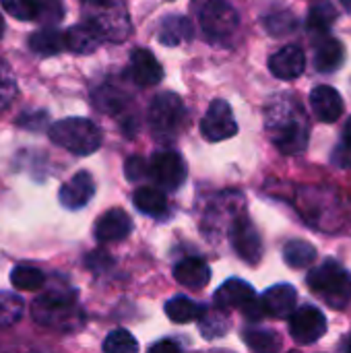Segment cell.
<instances>
[{"label":"cell","instance_id":"1f68e13d","mask_svg":"<svg viewBox=\"0 0 351 353\" xmlns=\"http://www.w3.org/2000/svg\"><path fill=\"white\" fill-rule=\"evenodd\" d=\"M35 2V21L43 27H54L64 19V4L62 0H33Z\"/></svg>","mask_w":351,"mask_h":353},{"label":"cell","instance_id":"e575fe53","mask_svg":"<svg viewBox=\"0 0 351 353\" xmlns=\"http://www.w3.org/2000/svg\"><path fill=\"white\" fill-rule=\"evenodd\" d=\"M17 97V79L12 68L0 60V114L8 110L12 99Z\"/></svg>","mask_w":351,"mask_h":353},{"label":"cell","instance_id":"83f0119b","mask_svg":"<svg viewBox=\"0 0 351 353\" xmlns=\"http://www.w3.org/2000/svg\"><path fill=\"white\" fill-rule=\"evenodd\" d=\"M244 343L254 353H279L281 352V339L275 331L267 329H248L242 333Z\"/></svg>","mask_w":351,"mask_h":353},{"label":"cell","instance_id":"b9f144b4","mask_svg":"<svg viewBox=\"0 0 351 353\" xmlns=\"http://www.w3.org/2000/svg\"><path fill=\"white\" fill-rule=\"evenodd\" d=\"M2 35H4V19L0 14V39H2Z\"/></svg>","mask_w":351,"mask_h":353},{"label":"cell","instance_id":"cb8c5ba5","mask_svg":"<svg viewBox=\"0 0 351 353\" xmlns=\"http://www.w3.org/2000/svg\"><path fill=\"white\" fill-rule=\"evenodd\" d=\"M29 48L39 56H56L64 50V37L54 27H43L29 35Z\"/></svg>","mask_w":351,"mask_h":353},{"label":"cell","instance_id":"ac0fdd59","mask_svg":"<svg viewBox=\"0 0 351 353\" xmlns=\"http://www.w3.org/2000/svg\"><path fill=\"white\" fill-rule=\"evenodd\" d=\"M254 298H257V294L250 283H246L242 279H230L215 292L213 302H215V308H221V310H230V308L242 310Z\"/></svg>","mask_w":351,"mask_h":353},{"label":"cell","instance_id":"f1b7e54d","mask_svg":"<svg viewBox=\"0 0 351 353\" xmlns=\"http://www.w3.org/2000/svg\"><path fill=\"white\" fill-rule=\"evenodd\" d=\"M93 103L97 110L110 114V116H116L120 112H124L126 103H128V95L122 93L120 89L116 87H99L95 93H93Z\"/></svg>","mask_w":351,"mask_h":353},{"label":"cell","instance_id":"7a4b0ae2","mask_svg":"<svg viewBox=\"0 0 351 353\" xmlns=\"http://www.w3.org/2000/svg\"><path fill=\"white\" fill-rule=\"evenodd\" d=\"M33 319L48 329L72 333L85 323V314L77 304V296L70 290H52L33 302Z\"/></svg>","mask_w":351,"mask_h":353},{"label":"cell","instance_id":"f35d334b","mask_svg":"<svg viewBox=\"0 0 351 353\" xmlns=\"http://www.w3.org/2000/svg\"><path fill=\"white\" fill-rule=\"evenodd\" d=\"M124 176L128 182H141L143 178H147V161L141 155H132L126 159L124 163Z\"/></svg>","mask_w":351,"mask_h":353},{"label":"cell","instance_id":"30bf717a","mask_svg":"<svg viewBox=\"0 0 351 353\" xmlns=\"http://www.w3.org/2000/svg\"><path fill=\"white\" fill-rule=\"evenodd\" d=\"M327 333V319L317 306H302L290 316V335L300 345L317 343Z\"/></svg>","mask_w":351,"mask_h":353},{"label":"cell","instance_id":"6da1fadb","mask_svg":"<svg viewBox=\"0 0 351 353\" xmlns=\"http://www.w3.org/2000/svg\"><path fill=\"white\" fill-rule=\"evenodd\" d=\"M265 128L271 143L283 155H298L306 149L310 124L302 103L292 93H279L265 110Z\"/></svg>","mask_w":351,"mask_h":353},{"label":"cell","instance_id":"e0dca14e","mask_svg":"<svg viewBox=\"0 0 351 353\" xmlns=\"http://www.w3.org/2000/svg\"><path fill=\"white\" fill-rule=\"evenodd\" d=\"M130 232H132L130 215L122 209L106 211L97 219L95 230H93V234L99 242H118V240H124Z\"/></svg>","mask_w":351,"mask_h":353},{"label":"cell","instance_id":"7bdbcfd3","mask_svg":"<svg viewBox=\"0 0 351 353\" xmlns=\"http://www.w3.org/2000/svg\"><path fill=\"white\" fill-rule=\"evenodd\" d=\"M348 353H351V339H350V345H348Z\"/></svg>","mask_w":351,"mask_h":353},{"label":"cell","instance_id":"4dcf8cb0","mask_svg":"<svg viewBox=\"0 0 351 353\" xmlns=\"http://www.w3.org/2000/svg\"><path fill=\"white\" fill-rule=\"evenodd\" d=\"M337 21V8L331 6L329 2L317 4L308 10V19H306V27L314 33H327Z\"/></svg>","mask_w":351,"mask_h":353},{"label":"cell","instance_id":"4fadbf2b","mask_svg":"<svg viewBox=\"0 0 351 353\" xmlns=\"http://www.w3.org/2000/svg\"><path fill=\"white\" fill-rule=\"evenodd\" d=\"M95 194V180L89 172H77L66 184H62L58 199L60 205L70 209V211H79L83 209Z\"/></svg>","mask_w":351,"mask_h":353},{"label":"cell","instance_id":"7c38bea8","mask_svg":"<svg viewBox=\"0 0 351 353\" xmlns=\"http://www.w3.org/2000/svg\"><path fill=\"white\" fill-rule=\"evenodd\" d=\"M128 77L132 83L141 87H151L161 83L163 79V68L153 56V52L145 48H134L130 52V64H128Z\"/></svg>","mask_w":351,"mask_h":353},{"label":"cell","instance_id":"9c48e42d","mask_svg":"<svg viewBox=\"0 0 351 353\" xmlns=\"http://www.w3.org/2000/svg\"><path fill=\"white\" fill-rule=\"evenodd\" d=\"M236 132H238V124L230 103L225 99H213L207 114L201 120V134L211 143H219L232 139Z\"/></svg>","mask_w":351,"mask_h":353},{"label":"cell","instance_id":"74e56055","mask_svg":"<svg viewBox=\"0 0 351 353\" xmlns=\"http://www.w3.org/2000/svg\"><path fill=\"white\" fill-rule=\"evenodd\" d=\"M265 25L271 35H288L296 29V19L290 12H277L265 19Z\"/></svg>","mask_w":351,"mask_h":353},{"label":"cell","instance_id":"ab89813d","mask_svg":"<svg viewBox=\"0 0 351 353\" xmlns=\"http://www.w3.org/2000/svg\"><path fill=\"white\" fill-rule=\"evenodd\" d=\"M147 353H182V352H180L178 343H174V341H170V339H161V341L153 343Z\"/></svg>","mask_w":351,"mask_h":353},{"label":"cell","instance_id":"d4e9b609","mask_svg":"<svg viewBox=\"0 0 351 353\" xmlns=\"http://www.w3.org/2000/svg\"><path fill=\"white\" fill-rule=\"evenodd\" d=\"M283 261L292 269H308L317 261V248L306 240H292L283 248Z\"/></svg>","mask_w":351,"mask_h":353},{"label":"cell","instance_id":"484cf974","mask_svg":"<svg viewBox=\"0 0 351 353\" xmlns=\"http://www.w3.org/2000/svg\"><path fill=\"white\" fill-rule=\"evenodd\" d=\"M201 312H203V306H199L197 302L184 296H176L166 304V314L176 325H188L192 321H199Z\"/></svg>","mask_w":351,"mask_h":353},{"label":"cell","instance_id":"5bb4252c","mask_svg":"<svg viewBox=\"0 0 351 353\" xmlns=\"http://www.w3.org/2000/svg\"><path fill=\"white\" fill-rule=\"evenodd\" d=\"M306 68V56L298 46H283L269 58V70L281 81L298 79Z\"/></svg>","mask_w":351,"mask_h":353},{"label":"cell","instance_id":"5b68a950","mask_svg":"<svg viewBox=\"0 0 351 353\" xmlns=\"http://www.w3.org/2000/svg\"><path fill=\"white\" fill-rule=\"evenodd\" d=\"M306 283L314 296L325 300L331 308H345L351 300L350 273L337 261H325L321 267L308 273Z\"/></svg>","mask_w":351,"mask_h":353},{"label":"cell","instance_id":"8fae6325","mask_svg":"<svg viewBox=\"0 0 351 353\" xmlns=\"http://www.w3.org/2000/svg\"><path fill=\"white\" fill-rule=\"evenodd\" d=\"M230 234H232V246L238 252V256L248 265H257L263 256V240L257 228L252 225V221L240 213L232 223Z\"/></svg>","mask_w":351,"mask_h":353},{"label":"cell","instance_id":"8992f818","mask_svg":"<svg viewBox=\"0 0 351 353\" xmlns=\"http://www.w3.org/2000/svg\"><path fill=\"white\" fill-rule=\"evenodd\" d=\"M147 120L155 139H176L186 124V105L182 97L176 93H159L149 105Z\"/></svg>","mask_w":351,"mask_h":353},{"label":"cell","instance_id":"8d00e7d4","mask_svg":"<svg viewBox=\"0 0 351 353\" xmlns=\"http://www.w3.org/2000/svg\"><path fill=\"white\" fill-rule=\"evenodd\" d=\"M2 8L19 21H35V2L33 0H0Z\"/></svg>","mask_w":351,"mask_h":353},{"label":"cell","instance_id":"277c9868","mask_svg":"<svg viewBox=\"0 0 351 353\" xmlns=\"http://www.w3.org/2000/svg\"><path fill=\"white\" fill-rule=\"evenodd\" d=\"M50 141L74 155H91L101 147V130L87 118H64L48 128Z\"/></svg>","mask_w":351,"mask_h":353},{"label":"cell","instance_id":"ffe728a7","mask_svg":"<svg viewBox=\"0 0 351 353\" xmlns=\"http://www.w3.org/2000/svg\"><path fill=\"white\" fill-rule=\"evenodd\" d=\"M345 60V48L335 37H325L317 43L314 50V68L319 72H335L343 66Z\"/></svg>","mask_w":351,"mask_h":353},{"label":"cell","instance_id":"3957f363","mask_svg":"<svg viewBox=\"0 0 351 353\" xmlns=\"http://www.w3.org/2000/svg\"><path fill=\"white\" fill-rule=\"evenodd\" d=\"M83 23L89 25L101 41L122 43L130 35V17L124 0H83Z\"/></svg>","mask_w":351,"mask_h":353},{"label":"cell","instance_id":"60d3db41","mask_svg":"<svg viewBox=\"0 0 351 353\" xmlns=\"http://www.w3.org/2000/svg\"><path fill=\"white\" fill-rule=\"evenodd\" d=\"M341 4L345 6V10H348V12H351V0H341Z\"/></svg>","mask_w":351,"mask_h":353},{"label":"cell","instance_id":"ee69618b","mask_svg":"<svg viewBox=\"0 0 351 353\" xmlns=\"http://www.w3.org/2000/svg\"><path fill=\"white\" fill-rule=\"evenodd\" d=\"M292 353H296V352H292Z\"/></svg>","mask_w":351,"mask_h":353},{"label":"cell","instance_id":"7402d4cb","mask_svg":"<svg viewBox=\"0 0 351 353\" xmlns=\"http://www.w3.org/2000/svg\"><path fill=\"white\" fill-rule=\"evenodd\" d=\"M194 35L192 23L182 14L166 17L159 25V41L163 46H180L184 41H190Z\"/></svg>","mask_w":351,"mask_h":353},{"label":"cell","instance_id":"836d02e7","mask_svg":"<svg viewBox=\"0 0 351 353\" xmlns=\"http://www.w3.org/2000/svg\"><path fill=\"white\" fill-rule=\"evenodd\" d=\"M103 352L106 353H139L137 339L126 331V329H116L112 331L106 341H103Z\"/></svg>","mask_w":351,"mask_h":353},{"label":"cell","instance_id":"f546056e","mask_svg":"<svg viewBox=\"0 0 351 353\" xmlns=\"http://www.w3.org/2000/svg\"><path fill=\"white\" fill-rule=\"evenodd\" d=\"M10 283H12V288H17V290L35 292V290H39V288L46 283V275H43L39 269H35V267L17 265V267L10 271Z\"/></svg>","mask_w":351,"mask_h":353},{"label":"cell","instance_id":"2e32d148","mask_svg":"<svg viewBox=\"0 0 351 353\" xmlns=\"http://www.w3.org/2000/svg\"><path fill=\"white\" fill-rule=\"evenodd\" d=\"M296 302H298V294L288 283L269 288L261 298L265 316H273V319H290L292 312L296 310Z\"/></svg>","mask_w":351,"mask_h":353},{"label":"cell","instance_id":"9a60e30c","mask_svg":"<svg viewBox=\"0 0 351 353\" xmlns=\"http://www.w3.org/2000/svg\"><path fill=\"white\" fill-rule=\"evenodd\" d=\"M310 108L321 122L333 124L341 118L345 105H343V99L337 89H333L329 85H319L310 93Z\"/></svg>","mask_w":351,"mask_h":353},{"label":"cell","instance_id":"d6a6232c","mask_svg":"<svg viewBox=\"0 0 351 353\" xmlns=\"http://www.w3.org/2000/svg\"><path fill=\"white\" fill-rule=\"evenodd\" d=\"M23 316V300L17 294L0 292V327H10Z\"/></svg>","mask_w":351,"mask_h":353},{"label":"cell","instance_id":"603a6c76","mask_svg":"<svg viewBox=\"0 0 351 353\" xmlns=\"http://www.w3.org/2000/svg\"><path fill=\"white\" fill-rule=\"evenodd\" d=\"M132 201H134V207L141 213L151 215V217H161L168 211V199H166V194L159 188H153V186H141V188H137L134 194H132Z\"/></svg>","mask_w":351,"mask_h":353},{"label":"cell","instance_id":"4316f807","mask_svg":"<svg viewBox=\"0 0 351 353\" xmlns=\"http://www.w3.org/2000/svg\"><path fill=\"white\" fill-rule=\"evenodd\" d=\"M199 329H201L205 339L223 337L230 331V321H228L225 310H221V308H203V312L199 316Z\"/></svg>","mask_w":351,"mask_h":353},{"label":"cell","instance_id":"d590c367","mask_svg":"<svg viewBox=\"0 0 351 353\" xmlns=\"http://www.w3.org/2000/svg\"><path fill=\"white\" fill-rule=\"evenodd\" d=\"M333 163L337 168L351 170V116L348 118L345 126H343V139H341V143L333 151Z\"/></svg>","mask_w":351,"mask_h":353},{"label":"cell","instance_id":"ba28073f","mask_svg":"<svg viewBox=\"0 0 351 353\" xmlns=\"http://www.w3.org/2000/svg\"><path fill=\"white\" fill-rule=\"evenodd\" d=\"M147 174L151 176V180L174 192L178 190L184 182H186V174H188V168H186V161L182 159V155L178 151H157L151 161L147 163Z\"/></svg>","mask_w":351,"mask_h":353},{"label":"cell","instance_id":"d6986e66","mask_svg":"<svg viewBox=\"0 0 351 353\" xmlns=\"http://www.w3.org/2000/svg\"><path fill=\"white\" fill-rule=\"evenodd\" d=\"M174 279L190 290H203L211 281V269L203 259L190 256L174 267Z\"/></svg>","mask_w":351,"mask_h":353},{"label":"cell","instance_id":"52a82bcc","mask_svg":"<svg viewBox=\"0 0 351 353\" xmlns=\"http://www.w3.org/2000/svg\"><path fill=\"white\" fill-rule=\"evenodd\" d=\"M199 21L211 41H225L240 27L238 10L228 0H207L201 8Z\"/></svg>","mask_w":351,"mask_h":353},{"label":"cell","instance_id":"44dd1931","mask_svg":"<svg viewBox=\"0 0 351 353\" xmlns=\"http://www.w3.org/2000/svg\"><path fill=\"white\" fill-rule=\"evenodd\" d=\"M62 37H64V50H70L74 54H91L101 43V37L85 23L68 27L62 33Z\"/></svg>","mask_w":351,"mask_h":353}]
</instances>
